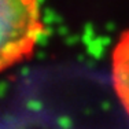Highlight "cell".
I'll use <instances>...</instances> for the list:
<instances>
[{"label": "cell", "instance_id": "7a4b0ae2", "mask_svg": "<svg viewBox=\"0 0 129 129\" xmlns=\"http://www.w3.org/2000/svg\"><path fill=\"white\" fill-rule=\"evenodd\" d=\"M110 67L114 92L129 117V29L117 39L111 51Z\"/></svg>", "mask_w": 129, "mask_h": 129}, {"label": "cell", "instance_id": "6da1fadb", "mask_svg": "<svg viewBox=\"0 0 129 129\" xmlns=\"http://www.w3.org/2000/svg\"><path fill=\"white\" fill-rule=\"evenodd\" d=\"M44 30L40 0H0V72L29 59Z\"/></svg>", "mask_w": 129, "mask_h": 129}]
</instances>
